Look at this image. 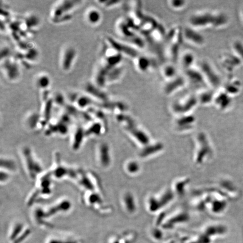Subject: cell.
I'll list each match as a JSON object with an SVG mask.
<instances>
[{"instance_id": "obj_14", "label": "cell", "mask_w": 243, "mask_h": 243, "mask_svg": "<svg viewBox=\"0 0 243 243\" xmlns=\"http://www.w3.org/2000/svg\"><path fill=\"white\" fill-rule=\"evenodd\" d=\"M219 62L221 67L229 75L243 64L241 61L233 52L222 54L219 57Z\"/></svg>"}, {"instance_id": "obj_27", "label": "cell", "mask_w": 243, "mask_h": 243, "mask_svg": "<svg viewBox=\"0 0 243 243\" xmlns=\"http://www.w3.org/2000/svg\"><path fill=\"white\" fill-rule=\"evenodd\" d=\"M195 60L196 57L195 54L191 51H185L180 57L181 67L183 68L184 71L193 68Z\"/></svg>"}, {"instance_id": "obj_12", "label": "cell", "mask_w": 243, "mask_h": 243, "mask_svg": "<svg viewBox=\"0 0 243 243\" xmlns=\"http://www.w3.org/2000/svg\"><path fill=\"white\" fill-rule=\"evenodd\" d=\"M107 41L109 45L116 49L122 56H126L134 60L140 55L138 50L127 43L119 41L112 37H107Z\"/></svg>"}, {"instance_id": "obj_35", "label": "cell", "mask_w": 243, "mask_h": 243, "mask_svg": "<svg viewBox=\"0 0 243 243\" xmlns=\"http://www.w3.org/2000/svg\"><path fill=\"white\" fill-rule=\"evenodd\" d=\"M241 19L243 22V9H241Z\"/></svg>"}, {"instance_id": "obj_22", "label": "cell", "mask_w": 243, "mask_h": 243, "mask_svg": "<svg viewBox=\"0 0 243 243\" xmlns=\"http://www.w3.org/2000/svg\"><path fill=\"white\" fill-rule=\"evenodd\" d=\"M134 64L136 69L141 73H146L151 70L154 66L153 60L150 57L140 55L134 59Z\"/></svg>"}, {"instance_id": "obj_21", "label": "cell", "mask_w": 243, "mask_h": 243, "mask_svg": "<svg viewBox=\"0 0 243 243\" xmlns=\"http://www.w3.org/2000/svg\"><path fill=\"white\" fill-rule=\"evenodd\" d=\"M159 23L155 18L149 16L145 15L142 20L141 24L139 27L138 31L140 33L144 36H149L153 30L158 26Z\"/></svg>"}, {"instance_id": "obj_10", "label": "cell", "mask_w": 243, "mask_h": 243, "mask_svg": "<svg viewBox=\"0 0 243 243\" xmlns=\"http://www.w3.org/2000/svg\"><path fill=\"white\" fill-rule=\"evenodd\" d=\"M199 104L196 95H190L173 102L171 106L174 112L177 113H189Z\"/></svg>"}, {"instance_id": "obj_25", "label": "cell", "mask_w": 243, "mask_h": 243, "mask_svg": "<svg viewBox=\"0 0 243 243\" xmlns=\"http://www.w3.org/2000/svg\"><path fill=\"white\" fill-rule=\"evenodd\" d=\"M241 90V84L240 81L234 77H229L223 86V91L233 97L239 95Z\"/></svg>"}, {"instance_id": "obj_23", "label": "cell", "mask_w": 243, "mask_h": 243, "mask_svg": "<svg viewBox=\"0 0 243 243\" xmlns=\"http://www.w3.org/2000/svg\"><path fill=\"white\" fill-rule=\"evenodd\" d=\"M85 19L86 22L91 26H97L102 21V12L96 7L91 6L85 12Z\"/></svg>"}, {"instance_id": "obj_18", "label": "cell", "mask_w": 243, "mask_h": 243, "mask_svg": "<svg viewBox=\"0 0 243 243\" xmlns=\"http://www.w3.org/2000/svg\"><path fill=\"white\" fill-rule=\"evenodd\" d=\"M72 208V203L67 198H62L57 201L55 203L48 206L46 209L48 217H50L54 215L65 213L71 211Z\"/></svg>"}, {"instance_id": "obj_11", "label": "cell", "mask_w": 243, "mask_h": 243, "mask_svg": "<svg viewBox=\"0 0 243 243\" xmlns=\"http://www.w3.org/2000/svg\"><path fill=\"white\" fill-rule=\"evenodd\" d=\"M95 159L97 165L102 169L107 168L110 163V150L107 144L100 141L95 148Z\"/></svg>"}, {"instance_id": "obj_34", "label": "cell", "mask_w": 243, "mask_h": 243, "mask_svg": "<svg viewBox=\"0 0 243 243\" xmlns=\"http://www.w3.org/2000/svg\"><path fill=\"white\" fill-rule=\"evenodd\" d=\"M10 178V173L7 172L6 171L1 170V178L0 180L1 183H5L9 180Z\"/></svg>"}, {"instance_id": "obj_19", "label": "cell", "mask_w": 243, "mask_h": 243, "mask_svg": "<svg viewBox=\"0 0 243 243\" xmlns=\"http://www.w3.org/2000/svg\"><path fill=\"white\" fill-rule=\"evenodd\" d=\"M71 145L72 149L78 150L82 146L84 139L87 136L84 128L81 126H76L71 131Z\"/></svg>"}, {"instance_id": "obj_31", "label": "cell", "mask_w": 243, "mask_h": 243, "mask_svg": "<svg viewBox=\"0 0 243 243\" xmlns=\"http://www.w3.org/2000/svg\"><path fill=\"white\" fill-rule=\"evenodd\" d=\"M232 52L237 56L243 64V42L240 40H235L231 45Z\"/></svg>"}, {"instance_id": "obj_3", "label": "cell", "mask_w": 243, "mask_h": 243, "mask_svg": "<svg viewBox=\"0 0 243 243\" xmlns=\"http://www.w3.org/2000/svg\"><path fill=\"white\" fill-rule=\"evenodd\" d=\"M82 2L79 1H60L55 2L50 12L51 21L59 24L71 20L75 10Z\"/></svg>"}, {"instance_id": "obj_17", "label": "cell", "mask_w": 243, "mask_h": 243, "mask_svg": "<svg viewBox=\"0 0 243 243\" xmlns=\"http://www.w3.org/2000/svg\"><path fill=\"white\" fill-rule=\"evenodd\" d=\"M84 203L90 208L100 212L102 207L104 206V201L99 191H85L83 196Z\"/></svg>"}, {"instance_id": "obj_24", "label": "cell", "mask_w": 243, "mask_h": 243, "mask_svg": "<svg viewBox=\"0 0 243 243\" xmlns=\"http://www.w3.org/2000/svg\"><path fill=\"white\" fill-rule=\"evenodd\" d=\"M215 93L214 90L206 87L198 90L195 95L197 97L199 104L206 106L213 104Z\"/></svg>"}, {"instance_id": "obj_30", "label": "cell", "mask_w": 243, "mask_h": 243, "mask_svg": "<svg viewBox=\"0 0 243 243\" xmlns=\"http://www.w3.org/2000/svg\"><path fill=\"white\" fill-rule=\"evenodd\" d=\"M161 76L166 81H170L178 76L177 69L172 64H168L162 68L161 71Z\"/></svg>"}, {"instance_id": "obj_33", "label": "cell", "mask_w": 243, "mask_h": 243, "mask_svg": "<svg viewBox=\"0 0 243 243\" xmlns=\"http://www.w3.org/2000/svg\"><path fill=\"white\" fill-rule=\"evenodd\" d=\"M96 2L105 9H109L118 6L122 2L121 1H98Z\"/></svg>"}, {"instance_id": "obj_20", "label": "cell", "mask_w": 243, "mask_h": 243, "mask_svg": "<svg viewBox=\"0 0 243 243\" xmlns=\"http://www.w3.org/2000/svg\"><path fill=\"white\" fill-rule=\"evenodd\" d=\"M232 97L223 90L220 91L215 93L213 104L216 107L221 110H226L231 107L232 104Z\"/></svg>"}, {"instance_id": "obj_2", "label": "cell", "mask_w": 243, "mask_h": 243, "mask_svg": "<svg viewBox=\"0 0 243 243\" xmlns=\"http://www.w3.org/2000/svg\"><path fill=\"white\" fill-rule=\"evenodd\" d=\"M20 157L27 176L32 181H36L43 173L42 166L31 148L24 146L20 148Z\"/></svg>"}, {"instance_id": "obj_29", "label": "cell", "mask_w": 243, "mask_h": 243, "mask_svg": "<svg viewBox=\"0 0 243 243\" xmlns=\"http://www.w3.org/2000/svg\"><path fill=\"white\" fill-rule=\"evenodd\" d=\"M1 168L2 171H6L11 174L17 171V166L14 159L4 156L1 158Z\"/></svg>"}, {"instance_id": "obj_4", "label": "cell", "mask_w": 243, "mask_h": 243, "mask_svg": "<svg viewBox=\"0 0 243 243\" xmlns=\"http://www.w3.org/2000/svg\"><path fill=\"white\" fill-rule=\"evenodd\" d=\"M183 42V28L181 27L176 26L167 32L164 40V49L167 57L172 62H175L178 59Z\"/></svg>"}, {"instance_id": "obj_9", "label": "cell", "mask_w": 243, "mask_h": 243, "mask_svg": "<svg viewBox=\"0 0 243 243\" xmlns=\"http://www.w3.org/2000/svg\"><path fill=\"white\" fill-rule=\"evenodd\" d=\"M77 55V50L73 46L66 45L62 48L60 55L59 65L62 70L69 72L73 67Z\"/></svg>"}, {"instance_id": "obj_6", "label": "cell", "mask_w": 243, "mask_h": 243, "mask_svg": "<svg viewBox=\"0 0 243 243\" xmlns=\"http://www.w3.org/2000/svg\"><path fill=\"white\" fill-rule=\"evenodd\" d=\"M208 87L212 90L218 88L222 84L220 75L214 67L207 61L202 60L199 64V68Z\"/></svg>"}, {"instance_id": "obj_13", "label": "cell", "mask_w": 243, "mask_h": 243, "mask_svg": "<svg viewBox=\"0 0 243 243\" xmlns=\"http://www.w3.org/2000/svg\"><path fill=\"white\" fill-rule=\"evenodd\" d=\"M184 76L186 80L187 85L197 89V90L206 88V83L199 68L193 67L186 70L185 71Z\"/></svg>"}, {"instance_id": "obj_28", "label": "cell", "mask_w": 243, "mask_h": 243, "mask_svg": "<svg viewBox=\"0 0 243 243\" xmlns=\"http://www.w3.org/2000/svg\"><path fill=\"white\" fill-rule=\"evenodd\" d=\"M25 125L29 130L40 129V113L32 112L26 116L25 119Z\"/></svg>"}, {"instance_id": "obj_26", "label": "cell", "mask_w": 243, "mask_h": 243, "mask_svg": "<svg viewBox=\"0 0 243 243\" xmlns=\"http://www.w3.org/2000/svg\"><path fill=\"white\" fill-rule=\"evenodd\" d=\"M34 85L40 90H48L51 85V79L47 74L41 73L37 74L34 79Z\"/></svg>"}, {"instance_id": "obj_16", "label": "cell", "mask_w": 243, "mask_h": 243, "mask_svg": "<svg viewBox=\"0 0 243 243\" xmlns=\"http://www.w3.org/2000/svg\"><path fill=\"white\" fill-rule=\"evenodd\" d=\"M187 85L184 76H178L175 78L166 81L163 87V92L166 96H172L182 90Z\"/></svg>"}, {"instance_id": "obj_32", "label": "cell", "mask_w": 243, "mask_h": 243, "mask_svg": "<svg viewBox=\"0 0 243 243\" xmlns=\"http://www.w3.org/2000/svg\"><path fill=\"white\" fill-rule=\"evenodd\" d=\"M187 1L183 0H171L168 2L170 8L175 11H180L187 6Z\"/></svg>"}, {"instance_id": "obj_8", "label": "cell", "mask_w": 243, "mask_h": 243, "mask_svg": "<svg viewBox=\"0 0 243 243\" xmlns=\"http://www.w3.org/2000/svg\"><path fill=\"white\" fill-rule=\"evenodd\" d=\"M20 62L14 56L1 59V71L8 81L14 82L20 77Z\"/></svg>"}, {"instance_id": "obj_15", "label": "cell", "mask_w": 243, "mask_h": 243, "mask_svg": "<svg viewBox=\"0 0 243 243\" xmlns=\"http://www.w3.org/2000/svg\"><path fill=\"white\" fill-rule=\"evenodd\" d=\"M184 41L190 45L201 47L206 43L203 36L198 30L188 26L183 28Z\"/></svg>"}, {"instance_id": "obj_7", "label": "cell", "mask_w": 243, "mask_h": 243, "mask_svg": "<svg viewBox=\"0 0 243 243\" xmlns=\"http://www.w3.org/2000/svg\"><path fill=\"white\" fill-rule=\"evenodd\" d=\"M76 171L77 169L68 167L62 163L59 154L54 155L53 164L51 170L49 171L53 179L62 180L69 178L73 180Z\"/></svg>"}, {"instance_id": "obj_5", "label": "cell", "mask_w": 243, "mask_h": 243, "mask_svg": "<svg viewBox=\"0 0 243 243\" xmlns=\"http://www.w3.org/2000/svg\"><path fill=\"white\" fill-rule=\"evenodd\" d=\"M52 177L50 172L43 173L36 180V185L34 191L32 192L28 200V204L29 206L33 205L35 201L38 199L46 198L50 196L52 192Z\"/></svg>"}, {"instance_id": "obj_1", "label": "cell", "mask_w": 243, "mask_h": 243, "mask_svg": "<svg viewBox=\"0 0 243 243\" xmlns=\"http://www.w3.org/2000/svg\"><path fill=\"white\" fill-rule=\"evenodd\" d=\"M229 16L222 12L201 11L195 12L189 18L190 27L196 30L207 29H220L229 24Z\"/></svg>"}]
</instances>
